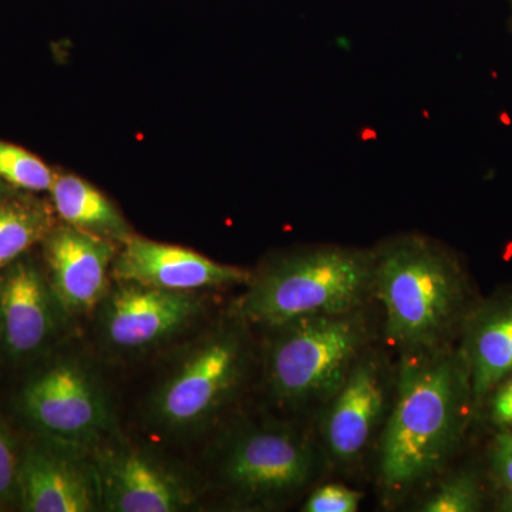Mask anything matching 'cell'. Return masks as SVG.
<instances>
[{"label": "cell", "mask_w": 512, "mask_h": 512, "mask_svg": "<svg viewBox=\"0 0 512 512\" xmlns=\"http://www.w3.org/2000/svg\"><path fill=\"white\" fill-rule=\"evenodd\" d=\"M114 258L111 275L119 282L168 292L195 293L201 289L248 285L252 272L220 264L207 256L175 245L131 235Z\"/></svg>", "instance_id": "cell-11"}, {"label": "cell", "mask_w": 512, "mask_h": 512, "mask_svg": "<svg viewBox=\"0 0 512 512\" xmlns=\"http://www.w3.org/2000/svg\"><path fill=\"white\" fill-rule=\"evenodd\" d=\"M484 491L474 471L463 470L440 481L420 503L423 512H476L483 508Z\"/></svg>", "instance_id": "cell-18"}, {"label": "cell", "mask_w": 512, "mask_h": 512, "mask_svg": "<svg viewBox=\"0 0 512 512\" xmlns=\"http://www.w3.org/2000/svg\"><path fill=\"white\" fill-rule=\"evenodd\" d=\"M56 174L25 148L0 141V181L29 192L50 191Z\"/></svg>", "instance_id": "cell-19"}, {"label": "cell", "mask_w": 512, "mask_h": 512, "mask_svg": "<svg viewBox=\"0 0 512 512\" xmlns=\"http://www.w3.org/2000/svg\"><path fill=\"white\" fill-rule=\"evenodd\" d=\"M397 367L379 350L357 359L322 412L323 450L339 467H353L382 434L396 390Z\"/></svg>", "instance_id": "cell-7"}, {"label": "cell", "mask_w": 512, "mask_h": 512, "mask_svg": "<svg viewBox=\"0 0 512 512\" xmlns=\"http://www.w3.org/2000/svg\"><path fill=\"white\" fill-rule=\"evenodd\" d=\"M269 332L266 386L291 412L322 410L373 340L366 308L295 319Z\"/></svg>", "instance_id": "cell-4"}, {"label": "cell", "mask_w": 512, "mask_h": 512, "mask_svg": "<svg viewBox=\"0 0 512 512\" xmlns=\"http://www.w3.org/2000/svg\"><path fill=\"white\" fill-rule=\"evenodd\" d=\"M498 507L501 511L512 512V487L503 488Z\"/></svg>", "instance_id": "cell-24"}, {"label": "cell", "mask_w": 512, "mask_h": 512, "mask_svg": "<svg viewBox=\"0 0 512 512\" xmlns=\"http://www.w3.org/2000/svg\"><path fill=\"white\" fill-rule=\"evenodd\" d=\"M322 453L308 434L285 423L249 424L222 444L218 477L235 503L276 507L319 476Z\"/></svg>", "instance_id": "cell-6"}, {"label": "cell", "mask_w": 512, "mask_h": 512, "mask_svg": "<svg viewBox=\"0 0 512 512\" xmlns=\"http://www.w3.org/2000/svg\"><path fill=\"white\" fill-rule=\"evenodd\" d=\"M63 315L35 262L19 258L0 272V340L10 356L25 359L42 352L55 339Z\"/></svg>", "instance_id": "cell-13"}, {"label": "cell", "mask_w": 512, "mask_h": 512, "mask_svg": "<svg viewBox=\"0 0 512 512\" xmlns=\"http://www.w3.org/2000/svg\"><path fill=\"white\" fill-rule=\"evenodd\" d=\"M82 448L50 440L30 446L19 458V498L23 511L101 510L99 478Z\"/></svg>", "instance_id": "cell-12"}, {"label": "cell", "mask_w": 512, "mask_h": 512, "mask_svg": "<svg viewBox=\"0 0 512 512\" xmlns=\"http://www.w3.org/2000/svg\"><path fill=\"white\" fill-rule=\"evenodd\" d=\"M26 417L49 440L96 447L113 427L107 394L82 363L64 360L33 379L22 396Z\"/></svg>", "instance_id": "cell-8"}, {"label": "cell", "mask_w": 512, "mask_h": 512, "mask_svg": "<svg viewBox=\"0 0 512 512\" xmlns=\"http://www.w3.org/2000/svg\"><path fill=\"white\" fill-rule=\"evenodd\" d=\"M474 414L470 369L461 349L400 355L396 390L379 437V481L400 500L439 476Z\"/></svg>", "instance_id": "cell-1"}, {"label": "cell", "mask_w": 512, "mask_h": 512, "mask_svg": "<svg viewBox=\"0 0 512 512\" xmlns=\"http://www.w3.org/2000/svg\"><path fill=\"white\" fill-rule=\"evenodd\" d=\"M99 308L106 345L116 352L141 353L184 332L201 315L202 303L195 293L119 282Z\"/></svg>", "instance_id": "cell-9"}, {"label": "cell", "mask_w": 512, "mask_h": 512, "mask_svg": "<svg viewBox=\"0 0 512 512\" xmlns=\"http://www.w3.org/2000/svg\"><path fill=\"white\" fill-rule=\"evenodd\" d=\"M363 493L342 484H326L316 488L303 504L305 512H356Z\"/></svg>", "instance_id": "cell-20"}, {"label": "cell", "mask_w": 512, "mask_h": 512, "mask_svg": "<svg viewBox=\"0 0 512 512\" xmlns=\"http://www.w3.org/2000/svg\"><path fill=\"white\" fill-rule=\"evenodd\" d=\"M373 251L387 340L400 355L453 346L476 305L456 252L420 234L397 235Z\"/></svg>", "instance_id": "cell-2"}, {"label": "cell", "mask_w": 512, "mask_h": 512, "mask_svg": "<svg viewBox=\"0 0 512 512\" xmlns=\"http://www.w3.org/2000/svg\"><path fill=\"white\" fill-rule=\"evenodd\" d=\"M9 198V190H8V184L3 183V181H0V204H3V202L8 201Z\"/></svg>", "instance_id": "cell-25"}, {"label": "cell", "mask_w": 512, "mask_h": 512, "mask_svg": "<svg viewBox=\"0 0 512 512\" xmlns=\"http://www.w3.org/2000/svg\"><path fill=\"white\" fill-rule=\"evenodd\" d=\"M43 242L47 279L66 315L99 308L109 292L114 242L67 224L53 228Z\"/></svg>", "instance_id": "cell-14"}, {"label": "cell", "mask_w": 512, "mask_h": 512, "mask_svg": "<svg viewBox=\"0 0 512 512\" xmlns=\"http://www.w3.org/2000/svg\"><path fill=\"white\" fill-rule=\"evenodd\" d=\"M53 228L52 211L43 202L9 198L0 204V272L45 241Z\"/></svg>", "instance_id": "cell-17"}, {"label": "cell", "mask_w": 512, "mask_h": 512, "mask_svg": "<svg viewBox=\"0 0 512 512\" xmlns=\"http://www.w3.org/2000/svg\"><path fill=\"white\" fill-rule=\"evenodd\" d=\"M93 464L99 478L101 510L177 512L190 510L197 501L190 483L147 451L99 447Z\"/></svg>", "instance_id": "cell-10"}, {"label": "cell", "mask_w": 512, "mask_h": 512, "mask_svg": "<svg viewBox=\"0 0 512 512\" xmlns=\"http://www.w3.org/2000/svg\"><path fill=\"white\" fill-rule=\"evenodd\" d=\"M50 194L55 211L70 227L120 244L133 235L113 202L76 175L56 174Z\"/></svg>", "instance_id": "cell-16"}, {"label": "cell", "mask_w": 512, "mask_h": 512, "mask_svg": "<svg viewBox=\"0 0 512 512\" xmlns=\"http://www.w3.org/2000/svg\"><path fill=\"white\" fill-rule=\"evenodd\" d=\"M491 473L501 488L512 487V431H503L490 451Z\"/></svg>", "instance_id": "cell-22"}, {"label": "cell", "mask_w": 512, "mask_h": 512, "mask_svg": "<svg viewBox=\"0 0 512 512\" xmlns=\"http://www.w3.org/2000/svg\"><path fill=\"white\" fill-rule=\"evenodd\" d=\"M19 498V458L0 421V504Z\"/></svg>", "instance_id": "cell-21"}, {"label": "cell", "mask_w": 512, "mask_h": 512, "mask_svg": "<svg viewBox=\"0 0 512 512\" xmlns=\"http://www.w3.org/2000/svg\"><path fill=\"white\" fill-rule=\"evenodd\" d=\"M375 251L316 245L276 256L252 276L234 315L274 329L308 316L366 308L375 295Z\"/></svg>", "instance_id": "cell-3"}, {"label": "cell", "mask_w": 512, "mask_h": 512, "mask_svg": "<svg viewBox=\"0 0 512 512\" xmlns=\"http://www.w3.org/2000/svg\"><path fill=\"white\" fill-rule=\"evenodd\" d=\"M460 336L477 413L494 387L512 373V291L498 292L476 303Z\"/></svg>", "instance_id": "cell-15"}, {"label": "cell", "mask_w": 512, "mask_h": 512, "mask_svg": "<svg viewBox=\"0 0 512 512\" xmlns=\"http://www.w3.org/2000/svg\"><path fill=\"white\" fill-rule=\"evenodd\" d=\"M247 323L232 313L188 350L151 397L158 426L173 433H194L212 423L239 390L251 366Z\"/></svg>", "instance_id": "cell-5"}, {"label": "cell", "mask_w": 512, "mask_h": 512, "mask_svg": "<svg viewBox=\"0 0 512 512\" xmlns=\"http://www.w3.org/2000/svg\"><path fill=\"white\" fill-rule=\"evenodd\" d=\"M511 8H512V0H511Z\"/></svg>", "instance_id": "cell-26"}, {"label": "cell", "mask_w": 512, "mask_h": 512, "mask_svg": "<svg viewBox=\"0 0 512 512\" xmlns=\"http://www.w3.org/2000/svg\"><path fill=\"white\" fill-rule=\"evenodd\" d=\"M490 419L498 427L512 429V373L494 387L487 397Z\"/></svg>", "instance_id": "cell-23"}]
</instances>
